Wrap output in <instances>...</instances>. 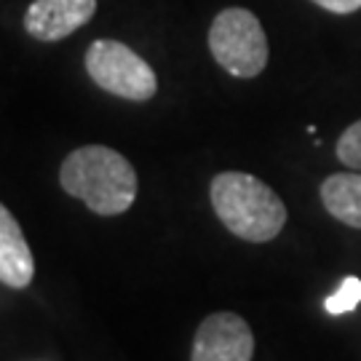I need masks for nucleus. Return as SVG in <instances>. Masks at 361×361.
Masks as SVG:
<instances>
[{
	"instance_id": "nucleus-1",
	"label": "nucleus",
	"mask_w": 361,
	"mask_h": 361,
	"mask_svg": "<svg viewBox=\"0 0 361 361\" xmlns=\"http://www.w3.org/2000/svg\"><path fill=\"white\" fill-rule=\"evenodd\" d=\"M59 182L67 195L83 201L99 217H116L129 212L137 198V171L123 155L104 147L86 145L62 161Z\"/></svg>"
},
{
	"instance_id": "nucleus-2",
	"label": "nucleus",
	"mask_w": 361,
	"mask_h": 361,
	"mask_svg": "<svg viewBox=\"0 0 361 361\" xmlns=\"http://www.w3.org/2000/svg\"><path fill=\"white\" fill-rule=\"evenodd\" d=\"M219 222L241 241L265 244L286 225V207L279 193L246 171H222L209 188Z\"/></svg>"
},
{
	"instance_id": "nucleus-3",
	"label": "nucleus",
	"mask_w": 361,
	"mask_h": 361,
	"mask_svg": "<svg viewBox=\"0 0 361 361\" xmlns=\"http://www.w3.org/2000/svg\"><path fill=\"white\" fill-rule=\"evenodd\" d=\"M209 51L233 78H255L268 65V35L246 8H225L209 27Z\"/></svg>"
},
{
	"instance_id": "nucleus-4",
	"label": "nucleus",
	"mask_w": 361,
	"mask_h": 361,
	"mask_svg": "<svg viewBox=\"0 0 361 361\" xmlns=\"http://www.w3.org/2000/svg\"><path fill=\"white\" fill-rule=\"evenodd\" d=\"M86 73L107 94L129 102H147L158 91L155 70L126 43L94 40L86 51Z\"/></svg>"
},
{
	"instance_id": "nucleus-5",
	"label": "nucleus",
	"mask_w": 361,
	"mask_h": 361,
	"mask_svg": "<svg viewBox=\"0 0 361 361\" xmlns=\"http://www.w3.org/2000/svg\"><path fill=\"white\" fill-rule=\"evenodd\" d=\"M255 335L252 326L231 310L207 316L193 340L190 361H252Z\"/></svg>"
},
{
	"instance_id": "nucleus-6",
	"label": "nucleus",
	"mask_w": 361,
	"mask_h": 361,
	"mask_svg": "<svg viewBox=\"0 0 361 361\" xmlns=\"http://www.w3.org/2000/svg\"><path fill=\"white\" fill-rule=\"evenodd\" d=\"M97 11V0H32L25 13V30L35 40L56 43L73 35Z\"/></svg>"
},
{
	"instance_id": "nucleus-7",
	"label": "nucleus",
	"mask_w": 361,
	"mask_h": 361,
	"mask_svg": "<svg viewBox=\"0 0 361 361\" xmlns=\"http://www.w3.org/2000/svg\"><path fill=\"white\" fill-rule=\"evenodd\" d=\"M35 276V259L13 214L0 204V284L25 289Z\"/></svg>"
},
{
	"instance_id": "nucleus-8",
	"label": "nucleus",
	"mask_w": 361,
	"mask_h": 361,
	"mask_svg": "<svg viewBox=\"0 0 361 361\" xmlns=\"http://www.w3.org/2000/svg\"><path fill=\"white\" fill-rule=\"evenodd\" d=\"M324 209L343 225L361 231V171L332 174L322 182Z\"/></svg>"
},
{
	"instance_id": "nucleus-9",
	"label": "nucleus",
	"mask_w": 361,
	"mask_h": 361,
	"mask_svg": "<svg viewBox=\"0 0 361 361\" xmlns=\"http://www.w3.org/2000/svg\"><path fill=\"white\" fill-rule=\"evenodd\" d=\"M359 302H361V279L348 276V279L340 284V289H337L335 295L326 297L324 305H326V310H329L332 316H340V313H350Z\"/></svg>"
},
{
	"instance_id": "nucleus-10",
	"label": "nucleus",
	"mask_w": 361,
	"mask_h": 361,
	"mask_svg": "<svg viewBox=\"0 0 361 361\" xmlns=\"http://www.w3.org/2000/svg\"><path fill=\"white\" fill-rule=\"evenodd\" d=\"M337 158L353 171H361V121L350 123L337 140Z\"/></svg>"
},
{
	"instance_id": "nucleus-11",
	"label": "nucleus",
	"mask_w": 361,
	"mask_h": 361,
	"mask_svg": "<svg viewBox=\"0 0 361 361\" xmlns=\"http://www.w3.org/2000/svg\"><path fill=\"white\" fill-rule=\"evenodd\" d=\"M313 3L332 13H353L361 8V0H313Z\"/></svg>"
}]
</instances>
